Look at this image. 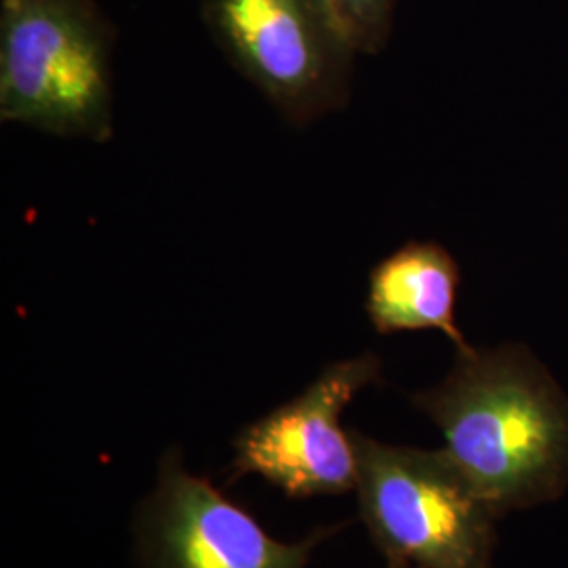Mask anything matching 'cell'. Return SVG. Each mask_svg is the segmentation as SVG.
<instances>
[{
    "label": "cell",
    "mask_w": 568,
    "mask_h": 568,
    "mask_svg": "<svg viewBox=\"0 0 568 568\" xmlns=\"http://www.w3.org/2000/svg\"><path fill=\"white\" fill-rule=\"evenodd\" d=\"M345 525L323 527L297 544L276 541L262 525L166 450L156 487L133 520L140 568H305L314 549Z\"/></svg>",
    "instance_id": "cell-6"
},
{
    "label": "cell",
    "mask_w": 568,
    "mask_h": 568,
    "mask_svg": "<svg viewBox=\"0 0 568 568\" xmlns=\"http://www.w3.org/2000/svg\"><path fill=\"white\" fill-rule=\"evenodd\" d=\"M112 47L93 0H0V122L110 142Z\"/></svg>",
    "instance_id": "cell-2"
},
{
    "label": "cell",
    "mask_w": 568,
    "mask_h": 568,
    "mask_svg": "<svg viewBox=\"0 0 568 568\" xmlns=\"http://www.w3.org/2000/svg\"><path fill=\"white\" fill-rule=\"evenodd\" d=\"M379 379L382 358L373 352L326 365L302 394L236 436L230 483L257 474L291 499L356 490L358 453L342 413Z\"/></svg>",
    "instance_id": "cell-5"
},
{
    "label": "cell",
    "mask_w": 568,
    "mask_h": 568,
    "mask_svg": "<svg viewBox=\"0 0 568 568\" xmlns=\"http://www.w3.org/2000/svg\"><path fill=\"white\" fill-rule=\"evenodd\" d=\"M203 20L284 121L305 126L349 100L358 49L333 0H203Z\"/></svg>",
    "instance_id": "cell-4"
},
{
    "label": "cell",
    "mask_w": 568,
    "mask_h": 568,
    "mask_svg": "<svg viewBox=\"0 0 568 568\" xmlns=\"http://www.w3.org/2000/svg\"><path fill=\"white\" fill-rule=\"evenodd\" d=\"M358 506L387 568H490L495 520L445 448L392 447L352 429Z\"/></svg>",
    "instance_id": "cell-3"
},
{
    "label": "cell",
    "mask_w": 568,
    "mask_h": 568,
    "mask_svg": "<svg viewBox=\"0 0 568 568\" xmlns=\"http://www.w3.org/2000/svg\"><path fill=\"white\" fill-rule=\"evenodd\" d=\"M358 53H377L389 37L396 0H333Z\"/></svg>",
    "instance_id": "cell-8"
},
{
    "label": "cell",
    "mask_w": 568,
    "mask_h": 568,
    "mask_svg": "<svg viewBox=\"0 0 568 568\" xmlns=\"http://www.w3.org/2000/svg\"><path fill=\"white\" fill-rule=\"evenodd\" d=\"M459 265L438 243H406L368 274L366 314L379 335L440 331L457 352L469 349L455 321Z\"/></svg>",
    "instance_id": "cell-7"
},
{
    "label": "cell",
    "mask_w": 568,
    "mask_h": 568,
    "mask_svg": "<svg viewBox=\"0 0 568 568\" xmlns=\"http://www.w3.org/2000/svg\"><path fill=\"white\" fill-rule=\"evenodd\" d=\"M410 400L499 518L565 493L568 398L527 347L457 352L447 377Z\"/></svg>",
    "instance_id": "cell-1"
}]
</instances>
